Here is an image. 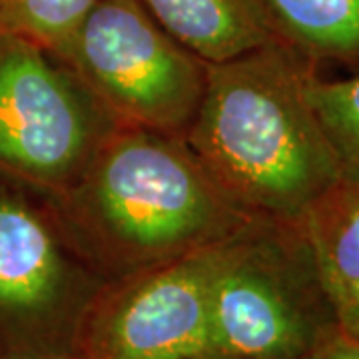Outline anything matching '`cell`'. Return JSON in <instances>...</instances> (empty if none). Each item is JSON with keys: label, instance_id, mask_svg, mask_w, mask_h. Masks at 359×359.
I'll use <instances>...</instances> for the list:
<instances>
[{"label": "cell", "instance_id": "obj_13", "mask_svg": "<svg viewBox=\"0 0 359 359\" xmlns=\"http://www.w3.org/2000/svg\"><path fill=\"white\" fill-rule=\"evenodd\" d=\"M306 359H359V339L335 330Z\"/></svg>", "mask_w": 359, "mask_h": 359}, {"label": "cell", "instance_id": "obj_8", "mask_svg": "<svg viewBox=\"0 0 359 359\" xmlns=\"http://www.w3.org/2000/svg\"><path fill=\"white\" fill-rule=\"evenodd\" d=\"M299 224L337 330L359 339V180H339Z\"/></svg>", "mask_w": 359, "mask_h": 359}, {"label": "cell", "instance_id": "obj_9", "mask_svg": "<svg viewBox=\"0 0 359 359\" xmlns=\"http://www.w3.org/2000/svg\"><path fill=\"white\" fill-rule=\"evenodd\" d=\"M170 36L208 65L276 42L259 0H136Z\"/></svg>", "mask_w": 359, "mask_h": 359}, {"label": "cell", "instance_id": "obj_11", "mask_svg": "<svg viewBox=\"0 0 359 359\" xmlns=\"http://www.w3.org/2000/svg\"><path fill=\"white\" fill-rule=\"evenodd\" d=\"M98 0H0V32L58 52Z\"/></svg>", "mask_w": 359, "mask_h": 359}, {"label": "cell", "instance_id": "obj_15", "mask_svg": "<svg viewBox=\"0 0 359 359\" xmlns=\"http://www.w3.org/2000/svg\"><path fill=\"white\" fill-rule=\"evenodd\" d=\"M192 359H236L230 358V355H222V353H216V351H208V353H202V355H196Z\"/></svg>", "mask_w": 359, "mask_h": 359}, {"label": "cell", "instance_id": "obj_2", "mask_svg": "<svg viewBox=\"0 0 359 359\" xmlns=\"http://www.w3.org/2000/svg\"><path fill=\"white\" fill-rule=\"evenodd\" d=\"M52 200L104 282L219 244L254 218L231 204L186 138L130 126Z\"/></svg>", "mask_w": 359, "mask_h": 359}, {"label": "cell", "instance_id": "obj_14", "mask_svg": "<svg viewBox=\"0 0 359 359\" xmlns=\"http://www.w3.org/2000/svg\"><path fill=\"white\" fill-rule=\"evenodd\" d=\"M0 359H84L74 347L68 349H46V351H28V353H8Z\"/></svg>", "mask_w": 359, "mask_h": 359}, {"label": "cell", "instance_id": "obj_7", "mask_svg": "<svg viewBox=\"0 0 359 359\" xmlns=\"http://www.w3.org/2000/svg\"><path fill=\"white\" fill-rule=\"evenodd\" d=\"M228 240L104 282L80 320L74 349L84 359H192L212 351V285Z\"/></svg>", "mask_w": 359, "mask_h": 359}, {"label": "cell", "instance_id": "obj_4", "mask_svg": "<svg viewBox=\"0 0 359 359\" xmlns=\"http://www.w3.org/2000/svg\"><path fill=\"white\" fill-rule=\"evenodd\" d=\"M120 124L65 60L0 32V176L58 198Z\"/></svg>", "mask_w": 359, "mask_h": 359}, {"label": "cell", "instance_id": "obj_10", "mask_svg": "<svg viewBox=\"0 0 359 359\" xmlns=\"http://www.w3.org/2000/svg\"><path fill=\"white\" fill-rule=\"evenodd\" d=\"M276 39L306 60H359V0H259Z\"/></svg>", "mask_w": 359, "mask_h": 359}, {"label": "cell", "instance_id": "obj_6", "mask_svg": "<svg viewBox=\"0 0 359 359\" xmlns=\"http://www.w3.org/2000/svg\"><path fill=\"white\" fill-rule=\"evenodd\" d=\"M102 283L50 196L0 176V355L74 347Z\"/></svg>", "mask_w": 359, "mask_h": 359}, {"label": "cell", "instance_id": "obj_3", "mask_svg": "<svg viewBox=\"0 0 359 359\" xmlns=\"http://www.w3.org/2000/svg\"><path fill=\"white\" fill-rule=\"evenodd\" d=\"M335 330L299 222L252 218L224 244L210 304L212 351L306 359Z\"/></svg>", "mask_w": 359, "mask_h": 359}, {"label": "cell", "instance_id": "obj_12", "mask_svg": "<svg viewBox=\"0 0 359 359\" xmlns=\"http://www.w3.org/2000/svg\"><path fill=\"white\" fill-rule=\"evenodd\" d=\"M308 94L344 178L359 180V76L325 82L309 74Z\"/></svg>", "mask_w": 359, "mask_h": 359}, {"label": "cell", "instance_id": "obj_1", "mask_svg": "<svg viewBox=\"0 0 359 359\" xmlns=\"http://www.w3.org/2000/svg\"><path fill=\"white\" fill-rule=\"evenodd\" d=\"M309 74L308 60L280 40L208 65L186 142L248 216L302 222L344 178L309 100Z\"/></svg>", "mask_w": 359, "mask_h": 359}, {"label": "cell", "instance_id": "obj_5", "mask_svg": "<svg viewBox=\"0 0 359 359\" xmlns=\"http://www.w3.org/2000/svg\"><path fill=\"white\" fill-rule=\"evenodd\" d=\"M58 54L120 126L186 138L208 62L170 36L136 0H98Z\"/></svg>", "mask_w": 359, "mask_h": 359}]
</instances>
